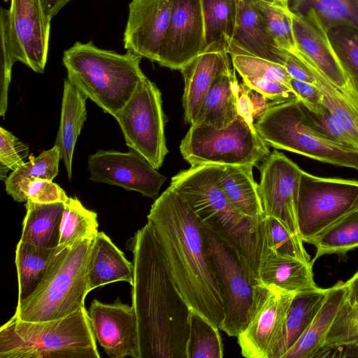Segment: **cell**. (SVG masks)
<instances>
[{"mask_svg":"<svg viewBox=\"0 0 358 358\" xmlns=\"http://www.w3.org/2000/svg\"><path fill=\"white\" fill-rule=\"evenodd\" d=\"M233 68L218 76L205 95L192 124H206L220 129L239 115L240 85Z\"/></svg>","mask_w":358,"mask_h":358,"instance_id":"603a6c76","label":"cell"},{"mask_svg":"<svg viewBox=\"0 0 358 358\" xmlns=\"http://www.w3.org/2000/svg\"><path fill=\"white\" fill-rule=\"evenodd\" d=\"M127 246L133 254L131 296L139 358H186L191 308L171 275L149 222Z\"/></svg>","mask_w":358,"mask_h":358,"instance_id":"6da1fadb","label":"cell"},{"mask_svg":"<svg viewBox=\"0 0 358 358\" xmlns=\"http://www.w3.org/2000/svg\"><path fill=\"white\" fill-rule=\"evenodd\" d=\"M233 68L243 78H261L280 81L290 86L291 76L283 64L256 55L229 54Z\"/></svg>","mask_w":358,"mask_h":358,"instance_id":"b9f144b4","label":"cell"},{"mask_svg":"<svg viewBox=\"0 0 358 358\" xmlns=\"http://www.w3.org/2000/svg\"><path fill=\"white\" fill-rule=\"evenodd\" d=\"M230 56L225 50L207 48L184 66L182 106L187 123H194L203 99L215 80L231 69Z\"/></svg>","mask_w":358,"mask_h":358,"instance_id":"ffe728a7","label":"cell"},{"mask_svg":"<svg viewBox=\"0 0 358 358\" xmlns=\"http://www.w3.org/2000/svg\"><path fill=\"white\" fill-rule=\"evenodd\" d=\"M85 307L64 317L27 322L13 315L0 328V358H99Z\"/></svg>","mask_w":358,"mask_h":358,"instance_id":"5b68a950","label":"cell"},{"mask_svg":"<svg viewBox=\"0 0 358 358\" xmlns=\"http://www.w3.org/2000/svg\"><path fill=\"white\" fill-rule=\"evenodd\" d=\"M243 85L271 101L299 99L291 86L280 81L261 78H243Z\"/></svg>","mask_w":358,"mask_h":358,"instance_id":"bcb514c9","label":"cell"},{"mask_svg":"<svg viewBox=\"0 0 358 358\" xmlns=\"http://www.w3.org/2000/svg\"><path fill=\"white\" fill-rule=\"evenodd\" d=\"M255 126L268 146L358 171V150L338 145L313 131L304 120L299 99L271 101Z\"/></svg>","mask_w":358,"mask_h":358,"instance_id":"52a82bcc","label":"cell"},{"mask_svg":"<svg viewBox=\"0 0 358 358\" xmlns=\"http://www.w3.org/2000/svg\"><path fill=\"white\" fill-rule=\"evenodd\" d=\"M292 29L297 48L358 109V90L338 59L327 30L317 14L292 13Z\"/></svg>","mask_w":358,"mask_h":358,"instance_id":"2e32d148","label":"cell"},{"mask_svg":"<svg viewBox=\"0 0 358 358\" xmlns=\"http://www.w3.org/2000/svg\"><path fill=\"white\" fill-rule=\"evenodd\" d=\"M356 357H358V350H357V353H356Z\"/></svg>","mask_w":358,"mask_h":358,"instance_id":"816d5d0a","label":"cell"},{"mask_svg":"<svg viewBox=\"0 0 358 358\" xmlns=\"http://www.w3.org/2000/svg\"><path fill=\"white\" fill-rule=\"evenodd\" d=\"M59 253L57 248L39 247L21 241L17 243L15 258L18 281L17 303L36 289Z\"/></svg>","mask_w":358,"mask_h":358,"instance_id":"f546056e","label":"cell"},{"mask_svg":"<svg viewBox=\"0 0 358 358\" xmlns=\"http://www.w3.org/2000/svg\"><path fill=\"white\" fill-rule=\"evenodd\" d=\"M358 208V180L322 178L302 170L296 207L299 235L310 243L318 234Z\"/></svg>","mask_w":358,"mask_h":358,"instance_id":"9c48e42d","label":"cell"},{"mask_svg":"<svg viewBox=\"0 0 358 358\" xmlns=\"http://www.w3.org/2000/svg\"><path fill=\"white\" fill-rule=\"evenodd\" d=\"M25 208L20 241L39 247L57 248L64 203H39L28 200Z\"/></svg>","mask_w":358,"mask_h":358,"instance_id":"83f0119b","label":"cell"},{"mask_svg":"<svg viewBox=\"0 0 358 358\" xmlns=\"http://www.w3.org/2000/svg\"><path fill=\"white\" fill-rule=\"evenodd\" d=\"M284 6H288V0H277Z\"/></svg>","mask_w":358,"mask_h":358,"instance_id":"f907efd6","label":"cell"},{"mask_svg":"<svg viewBox=\"0 0 358 358\" xmlns=\"http://www.w3.org/2000/svg\"><path fill=\"white\" fill-rule=\"evenodd\" d=\"M201 0H174L169 29L157 63L180 70L204 49Z\"/></svg>","mask_w":358,"mask_h":358,"instance_id":"e0dca14e","label":"cell"},{"mask_svg":"<svg viewBox=\"0 0 358 358\" xmlns=\"http://www.w3.org/2000/svg\"><path fill=\"white\" fill-rule=\"evenodd\" d=\"M290 86L299 101L309 109L317 112L323 104V95L315 85L291 78Z\"/></svg>","mask_w":358,"mask_h":358,"instance_id":"7dc6e473","label":"cell"},{"mask_svg":"<svg viewBox=\"0 0 358 358\" xmlns=\"http://www.w3.org/2000/svg\"><path fill=\"white\" fill-rule=\"evenodd\" d=\"M0 115L4 117L7 110L12 67L15 62H18V57L10 32L8 10L3 8L0 11Z\"/></svg>","mask_w":358,"mask_h":358,"instance_id":"7bdbcfd3","label":"cell"},{"mask_svg":"<svg viewBox=\"0 0 358 358\" xmlns=\"http://www.w3.org/2000/svg\"><path fill=\"white\" fill-rule=\"evenodd\" d=\"M313 263L278 255L266 248L257 273V281L294 294L317 287Z\"/></svg>","mask_w":358,"mask_h":358,"instance_id":"7402d4cb","label":"cell"},{"mask_svg":"<svg viewBox=\"0 0 358 358\" xmlns=\"http://www.w3.org/2000/svg\"><path fill=\"white\" fill-rule=\"evenodd\" d=\"M301 172L296 164L275 150L261 164L258 185L264 215L278 219L298 235L296 207Z\"/></svg>","mask_w":358,"mask_h":358,"instance_id":"4fadbf2b","label":"cell"},{"mask_svg":"<svg viewBox=\"0 0 358 358\" xmlns=\"http://www.w3.org/2000/svg\"><path fill=\"white\" fill-rule=\"evenodd\" d=\"M346 286L338 281L329 288L327 296L312 322L282 358L316 357L341 306L346 299Z\"/></svg>","mask_w":358,"mask_h":358,"instance_id":"d4e9b609","label":"cell"},{"mask_svg":"<svg viewBox=\"0 0 358 358\" xmlns=\"http://www.w3.org/2000/svg\"><path fill=\"white\" fill-rule=\"evenodd\" d=\"M221 165L191 166L171 178L169 187L188 203L203 227L227 241L238 252L257 281L266 248L263 220L245 216L230 202L219 182Z\"/></svg>","mask_w":358,"mask_h":358,"instance_id":"3957f363","label":"cell"},{"mask_svg":"<svg viewBox=\"0 0 358 358\" xmlns=\"http://www.w3.org/2000/svg\"><path fill=\"white\" fill-rule=\"evenodd\" d=\"M89 315L96 341L111 358H139V345L134 310L119 299L108 304L94 299Z\"/></svg>","mask_w":358,"mask_h":358,"instance_id":"d6986e66","label":"cell"},{"mask_svg":"<svg viewBox=\"0 0 358 358\" xmlns=\"http://www.w3.org/2000/svg\"><path fill=\"white\" fill-rule=\"evenodd\" d=\"M173 1H131L123 38L127 51L157 62L169 29Z\"/></svg>","mask_w":358,"mask_h":358,"instance_id":"ac0fdd59","label":"cell"},{"mask_svg":"<svg viewBox=\"0 0 358 358\" xmlns=\"http://www.w3.org/2000/svg\"><path fill=\"white\" fill-rule=\"evenodd\" d=\"M288 7L296 15L314 11L327 30L338 25L358 29V0H288Z\"/></svg>","mask_w":358,"mask_h":358,"instance_id":"d6a6232c","label":"cell"},{"mask_svg":"<svg viewBox=\"0 0 358 358\" xmlns=\"http://www.w3.org/2000/svg\"><path fill=\"white\" fill-rule=\"evenodd\" d=\"M162 94L148 78L141 80L114 117L127 145L158 169L168 153Z\"/></svg>","mask_w":358,"mask_h":358,"instance_id":"30bf717a","label":"cell"},{"mask_svg":"<svg viewBox=\"0 0 358 358\" xmlns=\"http://www.w3.org/2000/svg\"><path fill=\"white\" fill-rule=\"evenodd\" d=\"M344 348L346 350L343 357H356L358 350V306L350 305L346 299L336 314L316 357H326L328 352Z\"/></svg>","mask_w":358,"mask_h":358,"instance_id":"e575fe53","label":"cell"},{"mask_svg":"<svg viewBox=\"0 0 358 358\" xmlns=\"http://www.w3.org/2000/svg\"><path fill=\"white\" fill-rule=\"evenodd\" d=\"M72 0H43L48 15L52 19L69 1Z\"/></svg>","mask_w":358,"mask_h":358,"instance_id":"681fc988","label":"cell"},{"mask_svg":"<svg viewBox=\"0 0 358 358\" xmlns=\"http://www.w3.org/2000/svg\"><path fill=\"white\" fill-rule=\"evenodd\" d=\"M263 222L266 248L280 255L311 262L299 235L292 233L273 217L264 216Z\"/></svg>","mask_w":358,"mask_h":358,"instance_id":"f35d334b","label":"cell"},{"mask_svg":"<svg viewBox=\"0 0 358 358\" xmlns=\"http://www.w3.org/2000/svg\"><path fill=\"white\" fill-rule=\"evenodd\" d=\"M8 24L18 62L43 73L49 48L51 18L43 0H10Z\"/></svg>","mask_w":358,"mask_h":358,"instance_id":"9a60e30c","label":"cell"},{"mask_svg":"<svg viewBox=\"0 0 358 358\" xmlns=\"http://www.w3.org/2000/svg\"><path fill=\"white\" fill-rule=\"evenodd\" d=\"M301 112L308 126L322 137L341 146L358 150L352 138L339 120L323 103L315 112L299 100Z\"/></svg>","mask_w":358,"mask_h":358,"instance_id":"ab89813d","label":"cell"},{"mask_svg":"<svg viewBox=\"0 0 358 358\" xmlns=\"http://www.w3.org/2000/svg\"><path fill=\"white\" fill-rule=\"evenodd\" d=\"M316 248L312 261L324 255L343 256L358 248V208L329 226L310 242Z\"/></svg>","mask_w":358,"mask_h":358,"instance_id":"836d02e7","label":"cell"},{"mask_svg":"<svg viewBox=\"0 0 358 358\" xmlns=\"http://www.w3.org/2000/svg\"><path fill=\"white\" fill-rule=\"evenodd\" d=\"M60 159V150L55 145L37 157L31 155L27 162L12 171L5 180L6 192L11 196L25 180L43 178L52 180L58 175Z\"/></svg>","mask_w":358,"mask_h":358,"instance_id":"74e56055","label":"cell"},{"mask_svg":"<svg viewBox=\"0 0 358 358\" xmlns=\"http://www.w3.org/2000/svg\"><path fill=\"white\" fill-rule=\"evenodd\" d=\"M345 284L346 301L352 306H358V271Z\"/></svg>","mask_w":358,"mask_h":358,"instance_id":"c3c4849f","label":"cell"},{"mask_svg":"<svg viewBox=\"0 0 358 358\" xmlns=\"http://www.w3.org/2000/svg\"><path fill=\"white\" fill-rule=\"evenodd\" d=\"M147 218L180 294L191 310L220 328L224 317L222 289L201 222L170 187L154 201Z\"/></svg>","mask_w":358,"mask_h":358,"instance_id":"7a4b0ae2","label":"cell"},{"mask_svg":"<svg viewBox=\"0 0 358 358\" xmlns=\"http://www.w3.org/2000/svg\"><path fill=\"white\" fill-rule=\"evenodd\" d=\"M64 205L57 253L82 239L94 238L98 234L97 215L94 211L87 209L76 197H69Z\"/></svg>","mask_w":358,"mask_h":358,"instance_id":"1f68e13d","label":"cell"},{"mask_svg":"<svg viewBox=\"0 0 358 358\" xmlns=\"http://www.w3.org/2000/svg\"><path fill=\"white\" fill-rule=\"evenodd\" d=\"M295 294L257 282L255 304L246 328L237 336L241 355L273 358L284 332L286 317Z\"/></svg>","mask_w":358,"mask_h":358,"instance_id":"7c38bea8","label":"cell"},{"mask_svg":"<svg viewBox=\"0 0 358 358\" xmlns=\"http://www.w3.org/2000/svg\"><path fill=\"white\" fill-rule=\"evenodd\" d=\"M201 3L205 29L204 49L215 48L228 52L236 27V0H201Z\"/></svg>","mask_w":358,"mask_h":358,"instance_id":"4dcf8cb0","label":"cell"},{"mask_svg":"<svg viewBox=\"0 0 358 358\" xmlns=\"http://www.w3.org/2000/svg\"><path fill=\"white\" fill-rule=\"evenodd\" d=\"M180 151L191 166L206 164L257 166L270 154L252 115L240 113L228 126L217 129L191 124Z\"/></svg>","mask_w":358,"mask_h":358,"instance_id":"ba28073f","label":"cell"},{"mask_svg":"<svg viewBox=\"0 0 358 358\" xmlns=\"http://www.w3.org/2000/svg\"><path fill=\"white\" fill-rule=\"evenodd\" d=\"M87 169L90 179L94 182L116 185L152 198L166 180L147 159L132 150H98L89 156Z\"/></svg>","mask_w":358,"mask_h":358,"instance_id":"5bb4252c","label":"cell"},{"mask_svg":"<svg viewBox=\"0 0 358 358\" xmlns=\"http://www.w3.org/2000/svg\"><path fill=\"white\" fill-rule=\"evenodd\" d=\"M253 166L221 165L219 182L232 205L241 213L255 220L264 217Z\"/></svg>","mask_w":358,"mask_h":358,"instance_id":"4316f807","label":"cell"},{"mask_svg":"<svg viewBox=\"0 0 358 358\" xmlns=\"http://www.w3.org/2000/svg\"><path fill=\"white\" fill-rule=\"evenodd\" d=\"M29 147L8 130L0 127V178L6 180L9 170L15 171L24 163Z\"/></svg>","mask_w":358,"mask_h":358,"instance_id":"f6af8a7d","label":"cell"},{"mask_svg":"<svg viewBox=\"0 0 358 358\" xmlns=\"http://www.w3.org/2000/svg\"><path fill=\"white\" fill-rule=\"evenodd\" d=\"M86 99L87 96L68 79L64 80L60 124L55 145L60 150L69 180L75 145L87 119Z\"/></svg>","mask_w":358,"mask_h":358,"instance_id":"484cf974","label":"cell"},{"mask_svg":"<svg viewBox=\"0 0 358 358\" xmlns=\"http://www.w3.org/2000/svg\"><path fill=\"white\" fill-rule=\"evenodd\" d=\"M202 227L223 298L224 317L219 329L237 337L252 315L257 282L236 249L213 231Z\"/></svg>","mask_w":358,"mask_h":358,"instance_id":"8fae6325","label":"cell"},{"mask_svg":"<svg viewBox=\"0 0 358 358\" xmlns=\"http://www.w3.org/2000/svg\"><path fill=\"white\" fill-rule=\"evenodd\" d=\"M329 288L315 289L295 294L289 308L284 332L273 358H282L308 329L321 308Z\"/></svg>","mask_w":358,"mask_h":358,"instance_id":"f1b7e54d","label":"cell"},{"mask_svg":"<svg viewBox=\"0 0 358 358\" xmlns=\"http://www.w3.org/2000/svg\"><path fill=\"white\" fill-rule=\"evenodd\" d=\"M219 328L191 310L189 317L186 358H221L223 343Z\"/></svg>","mask_w":358,"mask_h":358,"instance_id":"d590c367","label":"cell"},{"mask_svg":"<svg viewBox=\"0 0 358 358\" xmlns=\"http://www.w3.org/2000/svg\"><path fill=\"white\" fill-rule=\"evenodd\" d=\"M267 31L277 48L294 53L297 46L294 36L292 12L277 0H255Z\"/></svg>","mask_w":358,"mask_h":358,"instance_id":"8d00e7d4","label":"cell"},{"mask_svg":"<svg viewBox=\"0 0 358 358\" xmlns=\"http://www.w3.org/2000/svg\"><path fill=\"white\" fill-rule=\"evenodd\" d=\"M94 238H86L60 252L38 286L21 303L14 315L27 322L64 317L85 307L90 292L87 262Z\"/></svg>","mask_w":358,"mask_h":358,"instance_id":"8992f818","label":"cell"},{"mask_svg":"<svg viewBox=\"0 0 358 358\" xmlns=\"http://www.w3.org/2000/svg\"><path fill=\"white\" fill-rule=\"evenodd\" d=\"M236 27L229 55H252L284 65L285 51L278 49L271 38L255 0H236Z\"/></svg>","mask_w":358,"mask_h":358,"instance_id":"44dd1931","label":"cell"},{"mask_svg":"<svg viewBox=\"0 0 358 358\" xmlns=\"http://www.w3.org/2000/svg\"><path fill=\"white\" fill-rule=\"evenodd\" d=\"M142 57L127 51L119 54L96 46L92 41L76 42L64 52L67 79L105 113L115 117L138 83L147 78Z\"/></svg>","mask_w":358,"mask_h":358,"instance_id":"277c9868","label":"cell"},{"mask_svg":"<svg viewBox=\"0 0 358 358\" xmlns=\"http://www.w3.org/2000/svg\"><path fill=\"white\" fill-rule=\"evenodd\" d=\"M327 33L343 69L358 90V29L338 25L329 28Z\"/></svg>","mask_w":358,"mask_h":358,"instance_id":"60d3db41","label":"cell"},{"mask_svg":"<svg viewBox=\"0 0 358 358\" xmlns=\"http://www.w3.org/2000/svg\"><path fill=\"white\" fill-rule=\"evenodd\" d=\"M12 198L18 202L30 200L39 203L65 202L69 196L64 189L51 180L32 178L22 181Z\"/></svg>","mask_w":358,"mask_h":358,"instance_id":"ee69618b","label":"cell"},{"mask_svg":"<svg viewBox=\"0 0 358 358\" xmlns=\"http://www.w3.org/2000/svg\"><path fill=\"white\" fill-rule=\"evenodd\" d=\"M87 274L89 292L117 281H125L131 285L133 281V264L111 239L101 231L94 238Z\"/></svg>","mask_w":358,"mask_h":358,"instance_id":"cb8c5ba5","label":"cell"}]
</instances>
